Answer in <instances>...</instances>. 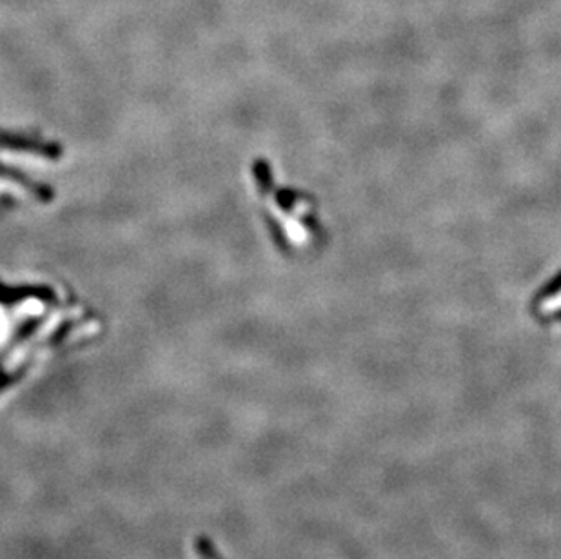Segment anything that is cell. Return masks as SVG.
I'll list each match as a JSON object with an SVG mask.
<instances>
[{
  "label": "cell",
  "instance_id": "277c9868",
  "mask_svg": "<svg viewBox=\"0 0 561 559\" xmlns=\"http://www.w3.org/2000/svg\"><path fill=\"white\" fill-rule=\"evenodd\" d=\"M529 311L541 323L561 322V271L530 298Z\"/></svg>",
  "mask_w": 561,
  "mask_h": 559
},
{
  "label": "cell",
  "instance_id": "3957f363",
  "mask_svg": "<svg viewBox=\"0 0 561 559\" xmlns=\"http://www.w3.org/2000/svg\"><path fill=\"white\" fill-rule=\"evenodd\" d=\"M62 153L59 144L26 135L0 133V196L5 204L13 202H49L51 190L44 184L26 179L21 171H15L8 162L15 157L57 160Z\"/></svg>",
  "mask_w": 561,
  "mask_h": 559
},
{
  "label": "cell",
  "instance_id": "6da1fadb",
  "mask_svg": "<svg viewBox=\"0 0 561 559\" xmlns=\"http://www.w3.org/2000/svg\"><path fill=\"white\" fill-rule=\"evenodd\" d=\"M95 331V318L57 287L0 280V400L49 354Z\"/></svg>",
  "mask_w": 561,
  "mask_h": 559
},
{
  "label": "cell",
  "instance_id": "7a4b0ae2",
  "mask_svg": "<svg viewBox=\"0 0 561 559\" xmlns=\"http://www.w3.org/2000/svg\"><path fill=\"white\" fill-rule=\"evenodd\" d=\"M251 179L265 226L278 249L287 254L312 253L323 240L317 201L304 191L282 185L267 160H254Z\"/></svg>",
  "mask_w": 561,
  "mask_h": 559
}]
</instances>
